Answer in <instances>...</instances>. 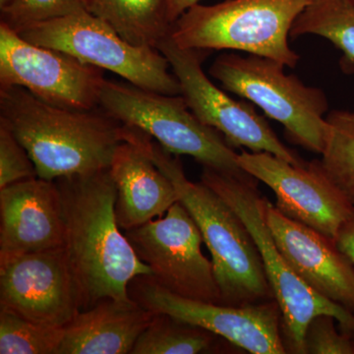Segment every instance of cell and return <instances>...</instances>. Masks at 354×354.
I'll list each match as a JSON object with an SVG mask.
<instances>
[{"instance_id": "cell-1", "label": "cell", "mask_w": 354, "mask_h": 354, "mask_svg": "<svg viewBox=\"0 0 354 354\" xmlns=\"http://www.w3.org/2000/svg\"><path fill=\"white\" fill-rule=\"evenodd\" d=\"M64 250L80 290L82 311L108 298L129 300L130 283L152 276L118 225L116 188L109 169L62 177Z\"/></svg>"}, {"instance_id": "cell-2", "label": "cell", "mask_w": 354, "mask_h": 354, "mask_svg": "<svg viewBox=\"0 0 354 354\" xmlns=\"http://www.w3.org/2000/svg\"><path fill=\"white\" fill-rule=\"evenodd\" d=\"M0 124L24 146L37 176L62 177L106 171L127 127L101 108H59L19 86L0 87Z\"/></svg>"}, {"instance_id": "cell-3", "label": "cell", "mask_w": 354, "mask_h": 354, "mask_svg": "<svg viewBox=\"0 0 354 354\" xmlns=\"http://www.w3.org/2000/svg\"><path fill=\"white\" fill-rule=\"evenodd\" d=\"M147 150L171 179L179 201L201 232L211 253L221 304L242 306L274 297L258 247L234 209L204 183H191L179 158L151 137L147 140Z\"/></svg>"}, {"instance_id": "cell-4", "label": "cell", "mask_w": 354, "mask_h": 354, "mask_svg": "<svg viewBox=\"0 0 354 354\" xmlns=\"http://www.w3.org/2000/svg\"><path fill=\"white\" fill-rule=\"evenodd\" d=\"M253 176L239 177L203 167L201 183L215 191L252 235L258 247L274 299L281 312L283 330L290 348L305 353V332L318 315L334 317L346 332H354V314L312 290L293 272L279 250L266 221V200Z\"/></svg>"}, {"instance_id": "cell-5", "label": "cell", "mask_w": 354, "mask_h": 354, "mask_svg": "<svg viewBox=\"0 0 354 354\" xmlns=\"http://www.w3.org/2000/svg\"><path fill=\"white\" fill-rule=\"evenodd\" d=\"M314 0H225L190 7L172 24L171 39L195 50H234L295 68L300 57L288 46L291 26Z\"/></svg>"}, {"instance_id": "cell-6", "label": "cell", "mask_w": 354, "mask_h": 354, "mask_svg": "<svg viewBox=\"0 0 354 354\" xmlns=\"http://www.w3.org/2000/svg\"><path fill=\"white\" fill-rule=\"evenodd\" d=\"M100 108L123 124L145 132L172 155L190 156L203 167L221 174L250 176L241 169L239 155L221 133L204 124L181 95L160 94L106 80Z\"/></svg>"}, {"instance_id": "cell-7", "label": "cell", "mask_w": 354, "mask_h": 354, "mask_svg": "<svg viewBox=\"0 0 354 354\" xmlns=\"http://www.w3.org/2000/svg\"><path fill=\"white\" fill-rule=\"evenodd\" d=\"M285 66L269 57L225 53L216 58L209 74L225 90L245 97L281 123L293 143L322 155L330 131L324 118L329 109L327 97L321 88L286 75Z\"/></svg>"}, {"instance_id": "cell-8", "label": "cell", "mask_w": 354, "mask_h": 354, "mask_svg": "<svg viewBox=\"0 0 354 354\" xmlns=\"http://www.w3.org/2000/svg\"><path fill=\"white\" fill-rule=\"evenodd\" d=\"M18 34L30 43L64 51L85 64L113 72L136 87L181 95L169 60L158 48L128 43L109 23L88 11L38 23Z\"/></svg>"}, {"instance_id": "cell-9", "label": "cell", "mask_w": 354, "mask_h": 354, "mask_svg": "<svg viewBox=\"0 0 354 354\" xmlns=\"http://www.w3.org/2000/svg\"><path fill=\"white\" fill-rule=\"evenodd\" d=\"M157 48L169 60L188 108L204 124L221 132L228 145L245 147L252 153H270L298 167L307 165L279 141L252 104L235 101L209 80L202 64L212 50L181 48L171 35Z\"/></svg>"}, {"instance_id": "cell-10", "label": "cell", "mask_w": 354, "mask_h": 354, "mask_svg": "<svg viewBox=\"0 0 354 354\" xmlns=\"http://www.w3.org/2000/svg\"><path fill=\"white\" fill-rule=\"evenodd\" d=\"M124 234L158 285L179 297L221 304L213 263L202 252L201 232L183 203Z\"/></svg>"}, {"instance_id": "cell-11", "label": "cell", "mask_w": 354, "mask_h": 354, "mask_svg": "<svg viewBox=\"0 0 354 354\" xmlns=\"http://www.w3.org/2000/svg\"><path fill=\"white\" fill-rule=\"evenodd\" d=\"M128 292L149 311L208 330L248 353H286L279 328L281 312L276 299L242 306L200 301L174 295L151 276L133 279Z\"/></svg>"}, {"instance_id": "cell-12", "label": "cell", "mask_w": 354, "mask_h": 354, "mask_svg": "<svg viewBox=\"0 0 354 354\" xmlns=\"http://www.w3.org/2000/svg\"><path fill=\"white\" fill-rule=\"evenodd\" d=\"M102 70L64 51L30 43L0 23V87L19 86L59 108L94 109L106 82Z\"/></svg>"}, {"instance_id": "cell-13", "label": "cell", "mask_w": 354, "mask_h": 354, "mask_svg": "<svg viewBox=\"0 0 354 354\" xmlns=\"http://www.w3.org/2000/svg\"><path fill=\"white\" fill-rule=\"evenodd\" d=\"M0 310L48 327H66L82 311V299L64 247L0 265Z\"/></svg>"}, {"instance_id": "cell-14", "label": "cell", "mask_w": 354, "mask_h": 354, "mask_svg": "<svg viewBox=\"0 0 354 354\" xmlns=\"http://www.w3.org/2000/svg\"><path fill=\"white\" fill-rule=\"evenodd\" d=\"M241 169L269 186L277 209L291 220L335 241L342 227L354 218V207L330 183L316 160L298 167L270 153L243 151Z\"/></svg>"}, {"instance_id": "cell-15", "label": "cell", "mask_w": 354, "mask_h": 354, "mask_svg": "<svg viewBox=\"0 0 354 354\" xmlns=\"http://www.w3.org/2000/svg\"><path fill=\"white\" fill-rule=\"evenodd\" d=\"M57 181L35 177L0 189V265L26 254L64 246Z\"/></svg>"}, {"instance_id": "cell-16", "label": "cell", "mask_w": 354, "mask_h": 354, "mask_svg": "<svg viewBox=\"0 0 354 354\" xmlns=\"http://www.w3.org/2000/svg\"><path fill=\"white\" fill-rule=\"evenodd\" d=\"M266 221L293 272L317 293L354 314V267L335 241L283 215L268 199Z\"/></svg>"}, {"instance_id": "cell-17", "label": "cell", "mask_w": 354, "mask_h": 354, "mask_svg": "<svg viewBox=\"0 0 354 354\" xmlns=\"http://www.w3.org/2000/svg\"><path fill=\"white\" fill-rule=\"evenodd\" d=\"M149 137L127 127V138L116 148L109 169L116 188V220L124 232L160 218L179 201L171 179L147 150Z\"/></svg>"}, {"instance_id": "cell-18", "label": "cell", "mask_w": 354, "mask_h": 354, "mask_svg": "<svg viewBox=\"0 0 354 354\" xmlns=\"http://www.w3.org/2000/svg\"><path fill=\"white\" fill-rule=\"evenodd\" d=\"M155 313L134 300H102L65 327L58 354L131 353Z\"/></svg>"}, {"instance_id": "cell-19", "label": "cell", "mask_w": 354, "mask_h": 354, "mask_svg": "<svg viewBox=\"0 0 354 354\" xmlns=\"http://www.w3.org/2000/svg\"><path fill=\"white\" fill-rule=\"evenodd\" d=\"M88 12L106 21L128 43L158 48L171 32L167 0H86Z\"/></svg>"}, {"instance_id": "cell-20", "label": "cell", "mask_w": 354, "mask_h": 354, "mask_svg": "<svg viewBox=\"0 0 354 354\" xmlns=\"http://www.w3.org/2000/svg\"><path fill=\"white\" fill-rule=\"evenodd\" d=\"M308 34L329 39L342 53V71L354 73L353 0H314L291 26L290 37Z\"/></svg>"}, {"instance_id": "cell-21", "label": "cell", "mask_w": 354, "mask_h": 354, "mask_svg": "<svg viewBox=\"0 0 354 354\" xmlns=\"http://www.w3.org/2000/svg\"><path fill=\"white\" fill-rule=\"evenodd\" d=\"M326 118L329 135L316 164L354 207V113L333 111Z\"/></svg>"}, {"instance_id": "cell-22", "label": "cell", "mask_w": 354, "mask_h": 354, "mask_svg": "<svg viewBox=\"0 0 354 354\" xmlns=\"http://www.w3.org/2000/svg\"><path fill=\"white\" fill-rule=\"evenodd\" d=\"M212 333L165 314H155L131 354H197L213 344Z\"/></svg>"}, {"instance_id": "cell-23", "label": "cell", "mask_w": 354, "mask_h": 354, "mask_svg": "<svg viewBox=\"0 0 354 354\" xmlns=\"http://www.w3.org/2000/svg\"><path fill=\"white\" fill-rule=\"evenodd\" d=\"M64 330L0 310V353L58 354Z\"/></svg>"}, {"instance_id": "cell-24", "label": "cell", "mask_w": 354, "mask_h": 354, "mask_svg": "<svg viewBox=\"0 0 354 354\" xmlns=\"http://www.w3.org/2000/svg\"><path fill=\"white\" fill-rule=\"evenodd\" d=\"M85 11L86 0H13L0 9V23L19 32L38 23Z\"/></svg>"}, {"instance_id": "cell-25", "label": "cell", "mask_w": 354, "mask_h": 354, "mask_svg": "<svg viewBox=\"0 0 354 354\" xmlns=\"http://www.w3.org/2000/svg\"><path fill=\"white\" fill-rule=\"evenodd\" d=\"M36 167L29 153L12 132L0 124V189L35 178Z\"/></svg>"}, {"instance_id": "cell-26", "label": "cell", "mask_w": 354, "mask_h": 354, "mask_svg": "<svg viewBox=\"0 0 354 354\" xmlns=\"http://www.w3.org/2000/svg\"><path fill=\"white\" fill-rule=\"evenodd\" d=\"M335 321L334 317L324 314L312 319L305 332V353L354 354L353 339L339 334Z\"/></svg>"}, {"instance_id": "cell-27", "label": "cell", "mask_w": 354, "mask_h": 354, "mask_svg": "<svg viewBox=\"0 0 354 354\" xmlns=\"http://www.w3.org/2000/svg\"><path fill=\"white\" fill-rule=\"evenodd\" d=\"M335 244L346 257L351 260L354 267V218L346 223L339 230Z\"/></svg>"}, {"instance_id": "cell-28", "label": "cell", "mask_w": 354, "mask_h": 354, "mask_svg": "<svg viewBox=\"0 0 354 354\" xmlns=\"http://www.w3.org/2000/svg\"><path fill=\"white\" fill-rule=\"evenodd\" d=\"M200 0H167V18L169 22H174L190 7L198 4Z\"/></svg>"}, {"instance_id": "cell-29", "label": "cell", "mask_w": 354, "mask_h": 354, "mask_svg": "<svg viewBox=\"0 0 354 354\" xmlns=\"http://www.w3.org/2000/svg\"><path fill=\"white\" fill-rule=\"evenodd\" d=\"M13 0H0V9L4 8L12 2Z\"/></svg>"}, {"instance_id": "cell-30", "label": "cell", "mask_w": 354, "mask_h": 354, "mask_svg": "<svg viewBox=\"0 0 354 354\" xmlns=\"http://www.w3.org/2000/svg\"><path fill=\"white\" fill-rule=\"evenodd\" d=\"M353 1H354V0H353Z\"/></svg>"}]
</instances>
